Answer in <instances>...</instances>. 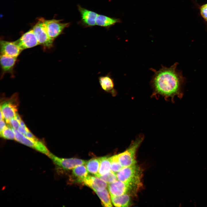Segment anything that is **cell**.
Instances as JSON below:
<instances>
[{"instance_id":"1","label":"cell","mask_w":207,"mask_h":207,"mask_svg":"<svg viewBox=\"0 0 207 207\" xmlns=\"http://www.w3.org/2000/svg\"><path fill=\"white\" fill-rule=\"evenodd\" d=\"M178 65L177 62L169 67L162 65L158 70L150 69L154 72L150 82L153 89L152 97L161 96L166 99L171 98L172 101L175 96L182 98L186 78L177 69Z\"/></svg>"},{"instance_id":"2","label":"cell","mask_w":207,"mask_h":207,"mask_svg":"<svg viewBox=\"0 0 207 207\" xmlns=\"http://www.w3.org/2000/svg\"><path fill=\"white\" fill-rule=\"evenodd\" d=\"M117 179L126 183L141 186L142 172L136 164L123 167L116 173Z\"/></svg>"},{"instance_id":"3","label":"cell","mask_w":207,"mask_h":207,"mask_svg":"<svg viewBox=\"0 0 207 207\" xmlns=\"http://www.w3.org/2000/svg\"><path fill=\"white\" fill-rule=\"evenodd\" d=\"M143 139L144 136L140 135L133 141L126 150L118 155L119 160L123 167L136 164V152Z\"/></svg>"},{"instance_id":"4","label":"cell","mask_w":207,"mask_h":207,"mask_svg":"<svg viewBox=\"0 0 207 207\" xmlns=\"http://www.w3.org/2000/svg\"><path fill=\"white\" fill-rule=\"evenodd\" d=\"M141 187L118 180L108 184V188L111 196H118L124 194L133 196L135 195Z\"/></svg>"},{"instance_id":"5","label":"cell","mask_w":207,"mask_h":207,"mask_svg":"<svg viewBox=\"0 0 207 207\" xmlns=\"http://www.w3.org/2000/svg\"><path fill=\"white\" fill-rule=\"evenodd\" d=\"M45 19L43 18L39 19L32 29L38 41L39 45L45 48H50L53 46L54 40L49 36L46 30Z\"/></svg>"},{"instance_id":"6","label":"cell","mask_w":207,"mask_h":207,"mask_svg":"<svg viewBox=\"0 0 207 207\" xmlns=\"http://www.w3.org/2000/svg\"><path fill=\"white\" fill-rule=\"evenodd\" d=\"M12 128L15 134V139L16 141L47 156L49 155L50 152L43 143L37 139H34L28 138L18 132L17 129Z\"/></svg>"},{"instance_id":"7","label":"cell","mask_w":207,"mask_h":207,"mask_svg":"<svg viewBox=\"0 0 207 207\" xmlns=\"http://www.w3.org/2000/svg\"><path fill=\"white\" fill-rule=\"evenodd\" d=\"M48 156L56 166L64 170L71 169L78 165L85 164L87 162L86 160L78 158H59L51 153Z\"/></svg>"},{"instance_id":"8","label":"cell","mask_w":207,"mask_h":207,"mask_svg":"<svg viewBox=\"0 0 207 207\" xmlns=\"http://www.w3.org/2000/svg\"><path fill=\"white\" fill-rule=\"evenodd\" d=\"M61 20L53 19L45 20V26L49 37L53 40L61 34L64 30L70 25L69 23L61 22Z\"/></svg>"},{"instance_id":"9","label":"cell","mask_w":207,"mask_h":207,"mask_svg":"<svg viewBox=\"0 0 207 207\" xmlns=\"http://www.w3.org/2000/svg\"><path fill=\"white\" fill-rule=\"evenodd\" d=\"M15 41L22 50L39 45L32 29L24 33L19 39Z\"/></svg>"},{"instance_id":"10","label":"cell","mask_w":207,"mask_h":207,"mask_svg":"<svg viewBox=\"0 0 207 207\" xmlns=\"http://www.w3.org/2000/svg\"><path fill=\"white\" fill-rule=\"evenodd\" d=\"M0 45L1 55L17 57L22 51L15 41L1 40Z\"/></svg>"},{"instance_id":"11","label":"cell","mask_w":207,"mask_h":207,"mask_svg":"<svg viewBox=\"0 0 207 207\" xmlns=\"http://www.w3.org/2000/svg\"><path fill=\"white\" fill-rule=\"evenodd\" d=\"M78 9L80 14L81 23L86 27H91L96 25V20L98 14L89 10L78 5Z\"/></svg>"},{"instance_id":"12","label":"cell","mask_w":207,"mask_h":207,"mask_svg":"<svg viewBox=\"0 0 207 207\" xmlns=\"http://www.w3.org/2000/svg\"><path fill=\"white\" fill-rule=\"evenodd\" d=\"M82 184L89 187L95 191H102L108 186L106 183L99 177L89 175L84 179Z\"/></svg>"},{"instance_id":"13","label":"cell","mask_w":207,"mask_h":207,"mask_svg":"<svg viewBox=\"0 0 207 207\" xmlns=\"http://www.w3.org/2000/svg\"><path fill=\"white\" fill-rule=\"evenodd\" d=\"M16 57H11L1 55L0 65L1 70V78L7 73L13 76L14 68L17 60Z\"/></svg>"},{"instance_id":"14","label":"cell","mask_w":207,"mask_h":207,"mask_svg":"<svg viewBox=\"0 0 207 207\" xmlns=\"http://www.w3.org/2000/svg\"><path fill=\"white\" fill-rule=\"evenodd\" d=\"M0 110L6 122L9 124L10 120L14 118L17 113V106L12 100H9L1 106Z\"/></svg>"},{"instance_id":"15","label":"cell","mask_w":207,"mask_h":207,"mask_svg":"<svg viewBox=\"0 0 207 207\" xmlns=\"http://www.w3.org/2000/svg\"><path fill=\"white\" fill-rule=\"evenodd\" d=\"M99 82L102 89L106 92L111 93L113 96L116 94L114 89V84L113 79L109 75L101 76L99 78Z\"/></svg>"},{"instance_id":"16","label":"cell","mask_w":207,"mask_h":207,"mask_svg":"<svg viewBox=\"0 0 207 207\" xmlns=\"http://www.w3.org/2000/svg\"><path fill=\"white\" fill-rule=\"evenodd\" d=\"M113 204L116 207H128L131 205V195L125 194L118 196H111Z\"/></svg>"},{"instance_id":"17","label":"cell","mask_w":207,"mask_h":207,"mask_svg":"<svg viewBox=\"0 0 207 207\" xmlns=\"http://www.w3.org/2000/svg\"><path fill=\"white\" fill-rule=\"evenodd\" d=\"M119 19L111 18L106 16L98 14L96 20V25L105 28H109L119 23Z\"/></svg>"},{"instance_id":"18","label":"cell","mask_w":207,"mask_h":207,"mask_svg":"<svg viewBox=\"0 0 207 207\" xmlns=\"http://www.w3.org/2000/svg\"><path fill=\"white\" fill-rule=\"evenodd\" d=\"M99 166L98 175L97 177L105 175L111 171V163L110 157H102L99 158Z\"/></svg>"},{"instance_id":"19","label":"cell","mask_w":207,"mask_h":207,"mask_svg":"<svg viewBox=\"0 0 207 207\" xmlns=\"http://www.w3.org/2000/svg\"><path fill=\"white\" fill-rule=\"evenodd\" d=\"M86 167L84 165H78L73 169V175L76 178V181L82 183L84 179L88 175Z\"/></svg>"},{"instance_id":"20","label":"cell","mask_w":207,"mask_h":207,"mask_svg":"<svg viewBox=\"0 0 207 207\" xmlns=\"http://www.w3.org/2000/svg\"><path fill=\"white\" fill-rule=\"evenodd\" d=\"M85 165L88 172L97 176L99 166V158H93L87 161Z\"/></svg>"},{"instance_id":"21","label":"cell","mask_w":207,"mask_h":207,"mask_svg":"<svg viewBox=\"0 0 207 207\" xmlns=\"http://www.w3.org/2000/svg\"><path fill=\"white\" fill-rule=\"evenodd\" d=\"M95 193L101 200V203L105 207L112 206L110 196L108 190L106 189L100 191H95Z\"/></svg>"},{"instance_id":"22","label":"cell","mask_w":207,"mask_h":207,"mask_svg":"<svg viewBox=\"0 0 207 207\" xmlns=\"http://www.w3.org/2000/svg\"><path fill=\"white\" fill-rule=\"evenodd\" d=\"M110 159L111 163V170L114 173H116L123 168L119 160L118 155L110 157Z\"/></svg>"},{"instance_id":"23","label":"cell","mask_w":207,"mask_h":207,"mask_svg":"<svg viewBox=\"0 0 207 207\" xmlns=\"http://www.w3.org/2000/svg\"><path fill=\"white\" fill-rule=\"evenodd\" d=\"M99 177L108 184L118 180L116 173L111 170L105 175L99 176Z\"/></svg>"},{"instance_id":"24","label":"cell","mask_w":207,"mask_h":207,"mask_svg":"<svg viewBox=\"0 0 207 207\" xmlns=\"http://www.w3.org/2000/svg\"><path fill=\"white\" fill-rule=\"evenodd\" d=\"M1 136L3 138L8 139H15L14 133L12 129L9 126L6 127L0 133Z\"/></svg>"},{"instance_id":"25","label":"cell","mask_w":207,"mask_h":207,"mask_svg":"<svg viewBox=\"0 0 207 207\" xmlns=\"http://www.w3.org/2000/svg\"><path fill=\"white\" fill-rule=\"evenodd\" d=\"M200 12L203 18L207 21V3L203 5L201 7Z\"/></svg>"},{"instance_id":"26","label":"cell","mask_w":207,"mask_h":207,"mask_svg":"<svg viewBox=\"0 0 207 207\" xmlns=\"http://www.w3.org/2000/svg\"><path fill=\"white\" fill-rule=\"evenodd\" d=\"M9 124L12 127V128L17 129L20 126L19 122L14 117L9 121Z\"/></svg>"},{"instance_id":"27","label":"cell","mask_w":207,"mask_h":207,"mask_svg":"<svg viewBox=\"0 0 207 207\" xmlns=\"http://www.w3.org/2000/svg\"><path fill=\"white\" fill-rule=\"evenodd\" d=\"M18 131L20 133L25 135L27 132L29 130L27 128H24L20 125L17 129Z\"/></svg>"},{"instance_id":"28","label":"cell","mask_w":207,"mask_h":207,"mask_svg":"<svg viewBox=\"0 0 207 207\" xmlns=\"http://www.w3.org/2000/svg\"><path fill=\"white\" fill-rule=\"evenodd\" d=\"M24 135L28 138L32 139H37L29 131L27 132Z\"/></svg>"},{"instance_id":"29","label":"cell","mask_w":207,"mask_h":207,"mask_svg":"<svg viewBox=\"0 0 207 207\" xmlns=\"http://www.w3.org/2000/svg\"><path fill=\"white\" fill-rule=\"evenodd\" d=\"M0 133H1L7 126H6V124L4 120H3V119L0 120Z\"/></svg>"},{"instance_id":"30","label":"cell","mask_w":207,"mask_h":207,"mask_svg":"<svg viewBox=\"0 0 207 207\" xmlns=\"http://www.w3.org/2000/svg\"><path fill=\"white\" fill-rule=\"evenodd\" d=\"M19 123L20 125L22 127L24 128H27L24 122L22 120L19 121Z\"/></svg>"},{"instance_id":"31","label":"cell","mask_w":207,"mask_h":207,"mask_svg":"<svg viewBox=\"0 0 207 207\" xmlns=\"http://www.w3.org/2000/svg\"><path fill=\"white\" fill-rule=\"evenodd\" d=\"M15 118H16L17 120L19 122L21 120H22L21 119V118L20 116L18 115V114L17 113L16 114V115H15Z\"/></svg>"},{"instance_id":"32","label":"cell","mask_w":207,"mask_h":207,"mask_svg":"<svg viewBox=\"0 0 207 207\" xmlns=\"http://www.w3.org/2000/svg\"><path fill=\"white\" fill-rule=\"evenodd\" d=\"M0 120H3L4 117L1 111L0 110Z\"/></svg>"}]
</instances>
